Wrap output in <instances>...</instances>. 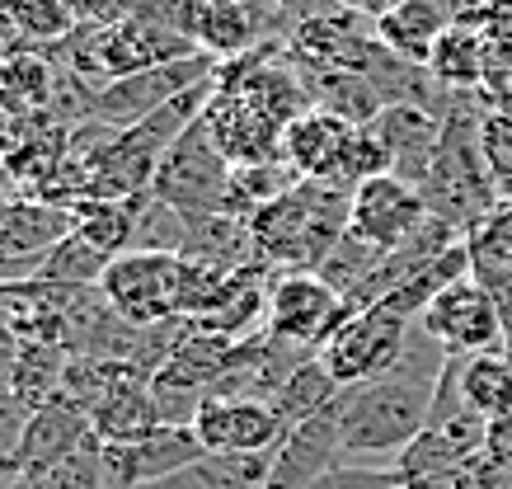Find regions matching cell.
<instances>
[{
	"instance_id": "1",
	"label": "cell",
	"mask_w": 512,
	"mask_h": 489,
	"mask_svg": "<svg viewBox=\"0 0 512 489\" xmlns=\"http://www.w3.org/2000/svg\"><path fill=\"white\" fill-rule=\"evenodd\" d=\"M447 363V348L414 325L400 363L390 367L386 377L343 386V395L334 400V419H339L348 461H357V466H395L404 447L433 419V400Z\"/></svg>"
},
{
	"instance_id": "2",
	"label": "cell",
	"mask_w": 512,
	"mask_h": 489,
	"mask_svg": "<svg viewBox=\"0 0 512 489\" xmlns=\"http://www.w3.org/2000/svg\"><path fill=\"white\" fill-rule=\"evenodd\" d=\"M353 189L325 184V179H296L292 189L273 198L264 212H254V250L278 273H320L334 245L348 236Z\"/></svg>"
},
{
	"instance_id": "3",
	"label": "cell",
	"mask_w": 512,
	"mask_h": 489,
	"mask_svg": "<svg viewBox=\"0 0 512 489\" xmlns=\"http://www.w3.org/2000/svg\"><path fill=\"white\" fill-rule=\"evenodd\" d=\"M480 118L484 113H470V95H456L451 113L442 118V137L433 146V160H428V170L419 179L428 217L447 221L451 231H461V236H470L503 203V193H498L480 151Z\"/></svg>"
},
{
	"instance_id": "4",
	"label": "cell",
	"mask_w": 512,
	"mask_h": 489,
	"mask_svg": "<svg viewBox=\"0 0 512 489\" xmlns=\"http://www.w3.org/2000/svg\"><path fill=\"white\" fill-rule=\"evenodd\" d=\"M231 174H235V165L221 156V146L212 142L207 123L198 118L165 151L156 179H151V193H156L160 203L179 207L184 217H217V212H226Z\"/></svg>"
},
{
	"instance_id": "5",
	"label": "cell",
	"mask_w": 512,
	"mask_h": 489,
	"mask_svg": "<svg viewBox=\"0 0 512 489\" xmlns=\"http://www.w3.org/2000/svg\"><path fill=\"white\" fill-rule=\"evenodd\" d=\"M99 292L132 325H160V320L184 316V254H118L99 278Z\"/></svg>"
},
{
	"instance_id": "6",
	"label": "cell",
	"mask_w": 512,
	"mask_h": 489,
	"mask_svg": "<svg viewBox=\"0 0 512 489\" xmlns=\"http://www.w3.org/2000/svg\"><path fill=\"white\" fill-rule=\"evenodd\" d=\"M221 71L217 57H184V62H165V66H146V71H132V76H118L109 85H99L90 99V118L109 127H137L146 123L156 109H165L170 99H179L184 90L212 80Z\"/></svg>"
},
{
	"instance_id": "7",
	"label": "cell",
	"mask_w": 512,
	"mask_h": 489,
	"mask_svg": "<svg viewBox=\"0 0 512 489\" xmlns=\"http://www.w3.org/2000/svg\"><path fill=\"white\" fill-rule=\"evenodd\" d=\"M414 325L419 320H404L395 311H386V306H367V311H353L343 320L334 339L320 348V358L339 377V386H362V381L386 377L390 367L400 363Z\"/></svg>"
},
{
	"instance_id": "8",
	"label": "cell",
	"mask_w": 512,
	"mask_h": 489,
	"mask_svg": "<svg viewBox=\"0 0 512 489\" xmlns=\"http://www.w3.org/2000/svg\"><path fill=\"white\" fill-rule=\"evenodd\" d=\"M419 330L447 348L451 358H475V353H498L508 348V325L489 287L470 273L447 292H437L433 306L419 316Z\"/></svg>"
},
{
	"instance_id": "9",
	"label": "cell",
	"mask_w": 512,
	"mask_h": 489,
	"mask_svg": "<svg viewBox=\"0 0 512 489\" xmlns=\"http://www.w3.org/2000/svg\"><path fill=\"white\" fill-rule=\"evenodd\" d=\"M348 316L353 311H348L343 292H334L320 273H273V287H268V325H264L268 334L320 353Z\"/></svg>"
},
{
	"instance_id": "10",
	"label": "cell",
	"mask_w": 512,
	"mask_h": 489,
	"mask_svg": "<svg viewBox=\"0 0 512 489\" xmlns=\"http://www.w3.org/2000/svg\"><path fill=\"white\" fill-rule=\"evenodd\" d=\"M428 221V203L423 189L404 174H376L367 184L353 189V212H348V231L357 240L376 245L381 254L400 250L404 240Z\"/></svg>"
},
{
	"instance_id": "11",
	"label": "cell",
	"mask_w": 512,
	"mask_h": 489,
	"mask_svg": "<svg viewBox=\"0 0 512 489\" xmlns=\"http://www.w3.org/2000/svg\"><path fill=\"white\" fill-rule=\"evenodd\" d=\"M193 433L207 447V457L278 452V442L287 438V428L268 400H231V395H207L193 419Z\"/></svg>"
},
{
	"instance_id": "12",
	"label": "cell",
	"mask_w": 512,
	"mask_h": 489,
	"mask_svg": "<svg viewBox=\"0 0 512 489\" xmlns=\"http://www.w3.org/2000/svg\"><path fill=\"white\" fill-rule=\"evenodd\" d=\"M207 461V447L198 442L193 424H165L151 438L127 442V447H104V475L109 489H151L170 475Z\"/></svg>"
},
{
	"instance_id": "13",
	"label": "cell",
	"mask_w": 512,
	"mask_h": 489,
	"mask_svg": "<svg viewBox=\"0 0 512 489\" xmlns=\"http://www.w3.org/2000/svg\"><path fill=\"white\" fill-rule=\"evenodd\" d=\"M339 466H348V452H343L339 419H334V410H325L315 419H306V424H296L278 442L264 489H311L315 480H325Z\"/></svg>"
},
{
	"instance_id": "14",
	"label": "cell",
	"mask_w": 512,
	"mask_h": 489,
	"mask_svg": "<svg viewBox=\"0 0 512 489\" xmlns=\"http://www.w3.org/2000/svg\"><path fill=\"white\" fill-rule=\"evenodd\" d=\"M353 132L357 127L343 123L339 113L311 109V113H301V118L282 132V160H287L301 179H325V184H339L343 160H348V146H353Z\"/></svg>"
},
{
	"instance_id": "15",
	"label": "cell",
	"mask_w": 512,
	"mask_h": 489,
	"mask_svg": "<svg viewBox=\"0 0 512 489\" xmlns=\"http://www.w3.org/2000/svg\"><path fill=\"white\" fill-rule=\"evenodd\" d=\"M94 442V424L90 414L80 410L76 400H47L43 410H33L29 428H24V442H19V475L24 471H38V466H52V461L71 457L80 447Z\"/></svg>"
},
{
	"instance_id": "16",
	"label": "cell",
	"mask_w": 512,
	"mask_h": 489,
	"mask_svg": "<svg viewBox=\"0 0 512 489\" xmlns=\"http://www.w3.org/2000/svg\"><path fill=\"white\" fill-rule=\"evenodd\" d=\"M456 19H461V10L451 0H400L390 15L376 19V38H381V48L404 57V62L428 66L433 48Z\"/></svg>"
},
{
	"instance_id": "17",
	"label": "cell",
	"mask_w": 512,
	"mask_h": 489,
	"mask_svg": "<svg viewBox=\"0 0 512 489\" xmlns=\"http://www.w3.org/2000/svg\"><path fill=\"white\" fill-rule=\"evenodd\" d=\"M484 10L475 19L461 15L442 33V43L428 57V71L442 90L451 95H470V90H484L489 85V48H484Z\"/></svg>"
},
{
	"instance_id": "18",
	"label": "cell",
	"mask_w": 512,
	"mask_h": 489,
	"mask_svg": "<svg viewBox=\"0 0 512 489\" xmlns=\"http://www.w3.org/2000/svg\"><path fill=\"white\" fill-rule=\"evenodd\" d=\"M235 339L217 330H202L198 320L184 330V339L174 344V353L165 358V367L156 372V381L165 386H179V391H198V395H212L221 381V367L231 358Z\"/></svg>"
},
{
	"instance_id": "19",
	"label": "cell",
	"mask_w": 512,
	"mask_h": 489,
	"mask_svg": "<svg viewBox=\"0 0 512 489\" xmlns=\"http://www.w3.org/2000/svg\"><path fill=\"white\" fill-rule=\"evenodd\" d=\"M343 395L339 377L325 367V358L315 353V358H306V363L296 367L292 377L282 381V391L273 395V410H278L282 428L292 433L296 424H306V419H315V414L334 410V400Z\"/></svg>"
},
{
	"instance_id": "20",
	"label": "cell",
	"mask_w": 512,
	"mask_h": 489,
	"mask_svg": "<svg viewBox=\"0 0 512 489\" xmlns=\"http://www.w3.org/2000/svg\"><path fill=\"white\" fill-rule=\"evenodd\" d=\"M151 193H137V198H90V203L76 207V231L90 245H99L104 254H127L132 240H137V221L141 207H146Z\"/></svg>"
},
{
	"instance_id": "21",
	"label": "cell",
	"mask_w": 512,
	"mask_h": 489,
	"mask_svg": "<svg viewBox=\"0 0 512 489\" xmlns=\"http://www.w3.org/2000/svg\"><path fill=\"white\" fill-rule=\"evenodd\" d=\"M461 395H466L470 410L484 414L489 424L508 419L512 414V353L508 348L461 358Z\"/></svg>"
},
{
	"instance_id": "22",
	"label": "cell",
	"mask_w": 512,
	"mask_h": 489,
	"mask_svg": "<svg viewBox=\"0 0 512 489\" xmlns=\"http://www.w3.org/2000/svg\"><path fill=\"white\" fill-rule=\"evenodd\" d=\"M66 367H71V353L62 344H38V339H24L19 348L15 377H10V391L29 405V410H43L47 400L62 395Z\"/></svg>"
},
{
	"instance_id": "23",
	"label": "cell",
	"mask_w": 512,
	"mask_h": 489,
	"mask_svg": "<svg viewBox=\"0 0 512 489\" xmlns=\"http://www.w3.org/2000/svg\"><path fill=\"white\" fill-rule=\"evenodd\" d=\"M113 264V254H104L99 245L71 231L66 240H57L52 250L38 259V269H33V283H52V287H99L104 269ZM29 283V278H24Z\"/></svg>"
},
{
	"instance_id": "24",
	"label": "cell",
	"mask_w": 512,
	"mask_h": 489,
	"mask_svg": "<svg viewBox=\"0 0 512 489\" xmlns=\"http://www.w3.org/2000/svg\"><path fill=\"white\" fill-rule=\"evenodd\" d=\"M5 15L15 24V33L33 38V43H62L76 33V10H71V0H10L5 5Z\"/></svg>"
},
{
	"instance_id": "25",
	"label": "cell",
	"mask_w": 512,
	"mask_h": 489,
	"mask_svg": "<svg viewBox=\"0 0 512 489\" xmlns=\"http://www.w3.org/2000/svg\"><path fill=\"white\" fill-rule=\"evenodd\" d=\"M386 254L376 250V245H367V240H357L353 231L334 245V254H329L325 264H320V278H325L334 292H343V297H353L357 287L367 283L376 273V264H381Z\"/></svg>"
},
{
	"instance_id": "26",
	"label": "cell",
	"mask_w": 512,
	"mask_h": 489,
	"mask_svg": "<svg viewBox=\"0 0 512 489\" xmlns=\"http://www.w3.org/2000/svg\"><path fill=\"white\" fill-rule=\"evenodd\" d=\"M480 151L503 198H512V113L489 109L480 118Z\"/></svg>"
},
{
	"instance_id": "27",
	"label": "cell",
	"mask_w": 512,
	"mask_h": 489,
	"mask_svg": "<svg viewBox=\"0 0 512 489\" xmlns=\"http://www.w3.org/2000/svg\"><path fill=\"white\" fill-rule=\"evenodd\" d=\"M29 419H33L29 405L10 386H0V471L5 475H19V442H24Z\"/></svg>"
},
{
	"instance_id": "28",
	"label": "cell",
	"mask_w": 512,
	"mask_h": 489,
	"mask_svg": "<svg viewBox=\"0 0 512 489\" xmlns=\"http://www.w3.org/2000/svg\"><path fill=\"white\" fill-rule=\"evenodd\" d=\"M400 480L404 475L395 466H357V461H348L339 471H329L325 480H315L311 489H395Z\"/></svg>"
},
{
	"instance_id": "29",
	"label": "cell",
	"mask_w": 512,
	"mask_h": 489,
	"mask_svg": "<svg viewBox=\"0 0 512 489\" xmlns=\"http://www.w3.org/2000/svg\"><path fill=\"white\" fill-rule=\"evenodd\" d=\"M19 348H24V339H19V330H15V316H10V306L0 301V386H10V377H15Z\"/></svg>"
},
{
	"instance_id": "30",
	"label": "cell",
	"mask_w": 512,
	"mask_h": 489,
	"mask_svg": "<svg viewBox=\"0 0 512 489\" xmlns=\"http://www.w3.org/2000/svg\"><path fill=\"white\" fill-rule=\"evenodd\" d=\"M334 5H339V10H353V15H362V19H372L376 24V19L390 15L400 0H334Z\"/></svg>"
},
{
	"instance_id": "31",
	"label": "cell",
	"mask_w": 512,
	"mask_h": 489,
	"mask_svg": "<svg viewBox=\"0 0 512 489\" xmlns=\"http://www.w3.org/2000/svg\"><path fill=\"white\" fill-rule=\"evenodd\" d=\"M451 5H456L461 15H470V10H484V0H451Z\"/></svg>"
},
{
	"instance_id": "32",
	"label": "cell",
	"mask_w": 512,
	"mask_h": 489,
	"mask_svg": "<svg viewBox=\"0 0 512 489\" xmlns=\"http://www.w3.org/2000/svg\"><path fill=\"white\" fill-rule=\"evenodd\" d=\"M15 480H19V475H5V471H0V489H10Z\"/></svg>"
},
{
	"instance_id": "33",
	"label": "cell",
	"mask_w": 512,
	"mask_h": 489,
	"mask_svg": "<svg viewBox=\"0 0 512 489\" xmlns=\"http://www.w3.org/2000/svg\"><path fill=\"white\" fill-rule=\"evenodd\" d=\"M10 489H29V485H24V480H15V485H10Z\"/></svg>"
},
{
	"instance_id": "34",
	"label": "cell",
	"mask_w": 512,
	"mask_h": 489,
	"mask_svg": "<svg viewBox=\"0 0 512 489\" xmlns=\"http://www.w3.org/2000/svg\"><path fill=\"white\" fill-rule=\"evenodd\" d=\"M5 5H10V0H0V10H5Z\"/></svg>"
}]
</instances>
